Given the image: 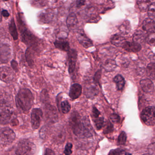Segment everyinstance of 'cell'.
Masks as SVG:
<instances>
[{
    "label": "cell",
    "mask_w": 155,
    "mask_h": 155,
    "mask_svg": "<svg viewBox=\"0 0 155 155\" xmlns=\"http://www.w3.org/2000/svg\"><path fill=\"white\" fill-rule=\"evenodd\" d=\"M72 144L71 143H68L65 146L64 149V153L66 155L71 154L72 153Z\"/></svg>",
    "instance_id": "8d00e7d4"
},
{
    "label": "cell",
    "mask_w": 155,
    "mask_h": 155,
    "mask_svg": "<svg viewBox=\"0 0 155 155\" xmlns=\"http://www.w3.org/2000/svg\"><path fill=\"white\" fill-rule=\"evenodd\" d=\"M114 126H113V124L109 121H108L105 125L103 133L105 134L110 133H112L114 131Z\"/></svg>",
    "instance_id": "d6a6232c"
},
{
    "label": "cell",
    "mask_w": 155,
    "mask_h": 155,
    "mask_svg": "<svg viewBox=\"0 0 155 155\" xmlns=\"http://www.w3.org/2000/svg\"><path fill=\"white\" fill-rule=\"evenodd\" d=\"M148 152L149 154L155 155V143L151 144L148 147Z\"/></svg>",
    "instance_id": "b9f144b4"
},
{
    "label": "cell",
    "mask_w": 155,
    "mask_h": 155,
    "mask_svg": "<svg viewBox=\"0 0 155 155\" xmlns=\"http://www.w3.org/2000/svg\"><path fill=\"white\" fill-rule=\"evenodd\" d=\"M85 1V0H78L76 2V6L77 7H81L84 5Z\"/></svg>",
    "instance_id": "ee69618b"
},
{
    "label": "cell",
    "mask_w": 155,
    "mask_h": 155,
    "mask_svg": "<svg viewBox=\"0 0 155 155\" xmlns=\"http://www.w3.org/2000/svg\"><path fill=\"white\" fill-rule=\"evenodd\" d=\"M109 155H127L130 154L128 153H126L125 151L121 149H116L112 150L110 151Z\"/></svg>",
    "instance_id": "d590c367"
},
{
    "label": "cell",
    "mask_w": 155,
    "mask_h": 155,
    "mask_svg": "<svg viewBox=\"0 0 155 155\" xmlns=\"http://www.w3.org/2000/svg\"><path fill=\"white\" fill-rule=\"evenodd\" d=\"M122 48L128 52H137L141 50L142 46L139 43L135 42H129L126 41Z\"/></svg>",
    "instance_id": "5bb4252c"
},
{
    "label": "cell",
    "mask_w": 155,
    "mask_h": 155,
    "mask_svg": "<svg viewBox=\"0 0 155 155\" xmlns=\"http://www.w3.org/2000/svg\"><path fill=\"white\" fill-rule=\"evenodd\" d=\"M12 52L7 44L0 43V63H6L11 58Z\"/></svg>",
    "instance_id": "ba28073f"
},
{
    "label": "cell",
    "mask_w": 155,
    "mask_h": 155,
    "mask_svg": "<svg viewBox=\"0 0 155 155\" xmlns=\"http://www.w3.org/2000/svg\"><path fill=\"white\" fill-rule=\"evenodd\" d=\"M100 113L99 111L97 110V108L95 107H94L93 108V116L95 118L99 117Z\"/></svg>",
    "instance_id": "7bdbcfd3"
},
{
    "label": "cell",
    "mask_w": 155,
    "mask_h": 155,
    "mask_svg": "<svg viewBox=\"0 0 155 155\" xmlns=\"http://www.w3.org/2000/svg\"><path fill=\"white\" fill-rule=\"evenodd\" d=\"M110 41L114 45L117 47H122L126 40L120 35L115 34L111 37Z\"/></svg>",
    "instance_id": "ffe728a7"
},
{
    "label": "cell",
    "mask_w": 155,
    "mask_h": 155,
    "mask_svg": "<svg viewBox=\"0 0 155 155\" xmlns=\"http://www.w3.org/2000/svg\"><path fill=\"white\" fill-rule=\"evenodd\" d=\"M101 76V70H98L96 73L95 74L94 76V82L95 83H98L99 80H100V77Z\"/></svg>",
    "instance_id": "60d3db41"
},
{
    "label": "cell",
    "mask_w": 155,
    "mask_h": 155,
    "mask_svg": "<svg viewBox=\"0 0 155 155\" xmlns=\"http://www.w3.org/2000/svg\"><path fill=\"white\" fill-rule=\"evenodd\" d=\"M54 12L52 9H48L42 11L38 16V21L41 24L51 22L54 18Z\"/></svg>",
    "instance_id": "30bf717a"
},
{
    "label": "cell",
    "mask_w": 155,
    "mask_h": 155,
    "mask_svg": "<svg viewBox=\"0 0 155 155\" xmlns=\"http://www.w3.org/2000/svg\"><path fill=\"white\" fill-rule=\"evenodd\" d=\"M147 73L149 78L155 80V63H151L147 67Z\"/></svg>",
    "instance_id": "d4e9b609"
},
{
    "label": "cell",
    "mask_w": 155,
    "mask_h": 155,
    "mask_svg": "<svg viewBox=\"0 0 155 155\" xmlns=\"http://www.w3.org/2000/svg\"><path fill=\"white\" fill-rule=\"evenodd\" d=\"M82 86L78 84H74L71 86L69 92V96L72 100L77 99L82 94Z\"/></svg>",
    "instance_id": "9a60e30c"
},
{
    "label": "cell",
    "mask_w": 155,
    "mask_h": 155,
    "mask_svg": "<svg viewBox=\"0 0 155 155\" xmlns=\"http://www.w3.org/2000/svg\"><path fill=\"white\" fill-rule=\"evenodd\" d=\"M12 114V107L10 105L5 103H0V124H8Z\"/></svg>",
    "instance_id": "277c9868"
},
{
    "label": "cell",
    "mask_w": 155,
    "mask_h": 155,
    "mask_svg": "<svg viewBox=\"0 0 155 155\" xmlns=\"http://www.w3.org/2000/svg\"><path fill=\"white\" fill-rule=\"evenodd\" d=\"M78 20L76 15L73 13L70 14L66 20V24L69 29H73L77 25Z\"/></svg>",
    "instance_id": "44dd1931"
},
{
    "label": "cell",
    "mask_w": 155,
    "mask_h": 155,
    "mask_svg": "<svg viewBox=\"0 0 155 155\" xmlns=\"http://www.w3.org/2000/svg\"><path fill=\"white\" fill-rule=\"evenodd\" d=\"M43 116L42 111L40 108L33 109L31 114V123L33 129H38L41 125Z\"/></svg>",
    "instance_id": "52a82bcc"
},
{
    "label": "cell",
    "mask_w": 155,
    "mask_h": 155,
    "mask_svg": "<svg viewBox=\"0 0 155 155\" xmlns=\"http://www.w3.org/2000/svg\"><path fill=\"white\" fill-rule=\"evenodd\" d=\"M114 81L116 84L117 90L119 91L123 90L125 85V80L124 77L120 75H117L115 76Z\"/></svg>",
    "instance_id": "603a6c76"
},
{
    "label": "cell",
    "mask_w": 155,
    "mask_h": 155,
    "mask_svg": "<svg viewBox=\"0 0 155 155\" xmlns=\"http://www.w3.org/2000/svg\"><path fill=\"white\" fill-rule=\"evenodd\" d=\"M143 28L147 32H155V22L151 18H146L143 22Z\"/></svg>",
    "instance_id": "e0dca14e"
},
{
    "label": "cell",
    "mask_w": 155,
    "mask_h": 155,
    "mask_svg": "<svg viewBox=\"0 0 155 155\" xmlns=\"http://www.w3.org/2000/svg\"><path fill=\"white\" fill-rule=\"evenodd\" d=\"M2 15L5 17H8L9 16V13L6 10H4L2 12Z\"/></svg>",
    "instance_id": "bcb514c9"
},
{
    "label": "cell",
    "mask_w": 155,
    "mask_h": 155,
    "mask_svg": "<svg viewBox=\"0 0 155 155\" xmlns=\"http://www.w3.org/2000/svg\"><path fill=\"white\" fill-rule=\"evenodd\" d=\"M2 12H1V10H0V22H2Z\"/></svg>",
    "instance_id": "7dc6e473"
},
{
    "label": "cell",
    "mask_w": 155,
    "mask_h": 155,
    "mask_svg": "<svg viewBox=\"0 0 155 155\" xmlns=\"http://www.w3.org/2000/svg\"><path fill=\"white\" fill-rule=\"evenodd\" d=\"M137 5L141 11H146L151 5V0H138Z\"/></svg>",
    "instance_id": "484cf974"
},
{
    "label": "cell",
    "mask_w": 155,
    "mask_h": 155,
    "mask_svg": "<svg viewBox=\"0 0 155 155\" xmlns=\"http://www.w3.org/2000/svg\"><path fill=\"white\" fill-rule=\"evenodd\" d=\"M55 154L52 150L50 149H47L45 152V155H54Z\"/></svg>",
    "instance_id": "f6af8a7d"
},
{
    "label": "cell",
    "mask_w": 155,
    "mask_h": 155,
    "mask_svg": "<svg viewBox=\"0 0 155 155\" xmlns=\"http://www.w3.org/2000/svg\"><path fill=\"white\" fill-rule=\"evenodd\" d=\"M47 0H32V4L35 7H45L47 5Z\"/></svg>",
    "instance_id": "f1b7e54d"
},
{
    "label": "cell",
    "mask_w": 155,
    "mask_h": 155,
    "mask_svg": "<svg viewBox=\"0 0 155 155\" xmlns=\"http://www.w3.org/2000/svg\"><path fill=\"white\" fill-rule=\"evenodd\" d=\"M146 41L149 44L152 45H155V32L149 33L147 36Z\"/></svg>",
    "instance_id": "4dcf8cb0"
},
{
    "label": "cell",
    "mask_w": 155,
    "mask_h": 155,
    "mask_svg": "<svg viewBox=\"0 0 155 155\" xmlns=\"http://www.w3.org/2000/svg\"><path fill=\"white\" fill-rule=\"evenodd\" d=\"M41 100L45 103H46L47 101H48L49 96L46 90H44L42 91L41 93Z\"/></svg>",
    "instance_id": "74e56055"
},
{
    "label": "cell",
    "mask_w": 155,
    "mask_h": 155,
    "mask_svg": "<svg viewBox=\"0 0 155 155\" xmlns=\"http://www.w3.org/2000/svg\"><path fill=\"white\" fill-rule=\"evenodd\" d=\"M15 74L13 70L7 66L0 68V79L5 83H10L14 79Z\"/></svg>",
    "instance_id": "9c48e42d"
},
{
    "label": "cell",
    "mask_w": 155,
    "mask_h": 155,
    "mask_svg": "<svg viewBox=\"0 0 155 155\" xmlns=\"http://www.w3.org/2000/svg\"><path fill=\"white\" fill-rule=\"evenodd\" d=\"M95 124L97 130L102 129L104 125V118L103 117L95 118L94 120Z\"/></svg>",
    "instance_id": "e575fe53"
},
{
    "label": "cell",
    "mask_w": 155,
    "mask_h": 155,
    "mask_svg": "<svg viewBox=\"0 0 155 155\" xmlns=\"http://www.w3.org/2000/svg\"><path fill=\"white\" fill-rule=\"evenodd\" d=\"M116 63L114 60H108L105 63V69L106 71H112L116 67Z\"/></svg>",
    "instance_id": "83f0119b"
},
{
    "label": "cell",
    "mask_w": 155,
    "mask_h": 155,
    "mask_svg": "<svg viewBox=\"0 0 155 155\" xmlns=\"http://www.w3.org/2000/svg\"><path fill=\"white\" fill-rule=\"evenodd\" d=\"M9 31L14 40H17L18 38V32H17L16 25L13 19H12L10 23V25H9Z\"/></svg>",
    "instance_id": "cb8c5ba5"
},
{
    "label": "cell",
    "mask_w": 155,
    "mask_h": 155,
    "mask_svg": "<svg viewBox=\"0 0 155 155\" xmlns=\"http://www.w3.org/2000/svg\"><path fill=\"white\" fill-rule=\"evenodd\" d=\"M120 32L124 34H127L131 31V25L130 22L128 21H125L124 22L119 28Z\"/></svg>",
    "instance_id": "4316f807"
},
{
    "label": "cell",
    "mask_w": 155,
    "mask_h": 155,
    "mask_svg": "<svg viewBox=\"0 0 155 155\" xmlns=\"http://www.w3.org/2000/svg\"><path fill=\"white\" fill-rule=\"evenodd\" d=\"M147 36L143 31H136L133 37V41L134 42H136L140 43L143 42L145 40H146Z\"/></svg>",
    "instance_id": "7402d4cb"
},
{
    "label": "cell",
    "mask_w": 155,
    "mask_h": 155,
    "mask_svg": "<svg viewBox=\"0 0 155 155\" xmlns=\"http://www.w3.org/2000/svg\"><path fill=\"white\" fill-rule=\"evenodd\" d=\"M83 126V133L86 137L92 136L93 133V127L91 126L89 118L87 116H85L82 120Z\"/></svg>",
    "instance_id": "4fadbf2b"
},
{
    "label": "cell",
    "mask_w": 155,
    "mask_h": 155,
    "mask_svg": "<svg viewBox=\"0 0 155 155\" xmlns=\"http://www.w3.org/2000/svg\"><path fill=\"white\" fill-rule=\"evenodd\" d=\"M97 89L95 87H92L89 88L88 92H87L88 96H95L97 94Z\"/></svg>",
    "instance_id": "ab89813d"
},
{
    "label": "cell",
    "mask_w": 155,
    "mask_h": 155,
    "mask_svg": "<svg viewBox=\"0 0 155 155\" xmlns=\"http://www.w3.org/2000/svg\"><path fill=\"white\" fill-rule=\"evenodd\" d=\"M77 38L79 43L85 48L93 46V43L85 33L83 30H79L77 33Z\"/></svg>",
    "instance_id": "7c38bea8"
},
{
    "label": "cell",
    "mask_w": 155,
    "mask_h": 155,
    "mask_svg": "<svg viewBox=\"0 0 155 155\" xmlns=\"http://www.w3.org/2000/svg\"><path fill=\"white\" fill-rule=\"evenodd\" d=\"M69 123L74 134L78 136L83 133L82 120L77 112H73L72 113L69 119Z\"/></svg>",
    "instance_id": "3957f363"
},
{
    "label": "cell",
    "mask_w": 155,
    "mask_h": 155,
    "mask_svg": "<svg viewBox=\"0 0 155 155\" xmlns=\"http://www.w3.org/2000/svg\"><path fill=\"white\" fill-rule=\"evenodd\" d=\"M61 108L62 112L63 113H67L71 110V105L68 101H64L61 103Z\"/></svg>",
    "instance_id": "f546056e"
},
{
    "label": "cell",
    "mask_w": 155,
    "mask_h": 155,
    "mask_svg": "<svg viewBox=\"0 0 155 155\" xmlns=\"http://www.w3.org/2000/svg\"><path fill=\"white\" fill-rule=\"evenodd\" d=\"M23 41L27 44L30 45H34L35 43L36 42V38L34 35L29 31H26L24 32L22 35Z\"/></svg>",
    "instance_id": "ac0fdd59"
},
{
    "label": "cell",
    "mask_w": 155,
    "mask_h": 155,
    "mask_svg": "<svg viewBox=\"0 0 155 155\" xmlns=\"http://www.w3.org/2000/svg\"><path fill=\"white\" fill-rule=\"evenodd\" d=\"M142 121L147 126L155 124V107L148 106L145 108L141 113Z\"/></svg>",
    "instance_id": "8992f818"
},
{
    "label": "cell",
    "mask_w": 155,
    "mask_h": 155,
    "mask_svg": "<svg viewBox=\"0 0 155 155\" xmlns=\"http://www.w3.org/2000/svg\"><path fill=\"white\" fill-rule=\"evenodd\" d=\"M68 60H69V72L70 74L74 72L76 67L77 60V52L76 50L72 49L68 51Z\"/></svg>",
    "instance_id": "8fae6325"
},
{
    "label": "cell",
    "mask_w": 155,
    "mask_h": 155,
    "mask_svg": "<svg viewBox=\"0 0 155 155\" xmlns=\"http://www.w3.org/2000/svg\"><path fill=\"white\" fill-rule=\"evenodd\" d=\"M148 15L149 18L151 19L155 18V3L151 4L148 7Z\"/></svg>",
    "instance_id": "836d02e7"
},
{
    "label": "cell",
    "mask_w": 155,
    "mask_h": 155,
    "mask_svg": "<svg viewBox=\"0 0 155 155\" xmlns=\"http://www.w3.org/2000/svg\"><path fill=\"white\" fill-rule=\"evenodd\" d=\"M15 137L14 132L8 127H5L0 130V144L3 146L12 144Z\"/></svg>",
    "instance_id": "5b68a950"
},
{
    "label": "cell",
    "mask_w": 155,
    "mask_h": 155,
    "mask_svg": "<svg viewBox=\"0 0 155 155\" xmlns=\"http://www.w3.org/2000/svg\"><path fill=\"white\" fill-rule=\"evenodd\" d=\"M3 1H8V0H3Z\"/></svg>",
    "instance_id": "681fc988"
},
{
    "label": "cell",
    "mask_w": 155,
    "mask_h": 155,
    "mask_svg": "<svg viewBox=\"0 0 155 155\" xmlns=\"http://www.w3.org/2000/svg\"><path fill=\"white\" fill-rule=\"evenodd\" d=\"M140 85L143 91L145 93H151L154 89L153 83L149 79L142 80L140 82Z\"/></svg>",
    "instance_id": "d6986e66"
},
{
    "label": "cell",
    "mask_w": 155,
    "mask_h": 155,
    "mask_svg": "<svg viewBox=\"0 0 155 155\" xmlns=\"http://www.w3.org/2000/svg\"><path fill=\"white\" fill-rule=\"evenodd\" d=\"M110 119L114 123H118L120 122V117L116 114H112L110 116Z\"/></svg>",
    "instance_id": "f35d334b"
},
{
    "label": "cell",
    "mask_w": 155,
    "mask_h": 155,
    "mask_svg": "<svg viewBox=\"0 0 155 155\" xmlns=\"http://www.w3.org/2000/svg\"><path fill=\"white\" fill-rule=\"evenodd\" d=\"M54 46L57 49L64 52H68L70 50V45L69 42L64 38H60L54 42Z\"/></svg>",
    "instance_id": "2e32d148"
},
{
    "label": "cell",
    "mask_w": 155,
    "mask_h": 155,
    "mask_svg": "<svg viewBox=\"0 0 155 155\" xmlns=\"http://www.w3.org/2000/svg\"><path fill=\"white\" fill-rule=\"evenodd\" d=\"M127 141V135L124 132H122L118 136V140H117V143L118 145H124L125 144Z\"/></svg>",
    "instance_id": "1f68e13d"
},
{
    "label": "cell",
    "mask_w": 155,
    "mask_h": 155,
    "mask_svg": "<svg viewBox=\"0 0 155 155\" xmlns=\"http://www.w3.org/2000/svg\"><path fill=\"white\" fill-rule=\"evenodd\" d=\"M34 99L33 95L29 89H21L15 98L16 106L22 112H27L32 106Z\"/></svg>",
    "instance_id": "6da1fadb"
},
{
    "label": "cell",
    "mask_w": 155,
    "mask_h": 155,
    "mask_svg": "<svg viewBox=\"0 0 155 155\" xmlns=\"http://www.w3.org/2000/svg\"><path fill=\"white\" fill-rule=\"evenodd\" d=\"M54 1H55V2H57V1H58V0H54Z\"/></svg>",
    "instance_id": "c3c4849f"
},
{
    "label": "cell",
    "mask_w": 155,
    "mask_h": 155,
    "mask_svg": "<svg viewBox=\"0 0 155 155\" xmlns=\"http://www.w3.org/2000/svg\"><path fill=\"white\" fill-rule=\"evenodd\" d=\"M36 147L35 145L28 140L21 141L18 143L15 151L17 155H32L35 153Z\"/></svg>",
    "instance_id": "7a4b0ae2"
}]
</instances>
